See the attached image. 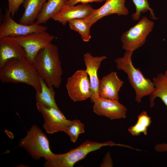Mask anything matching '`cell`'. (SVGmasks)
Instances as JSON below:
<instances>
[{
    "label": "cell",
    "instance_id": "obj_1",
    "mask_svg": "<svg viewBox=\"0 0 167 167\" xmlns=\"http://www.w3.org/2000/svg\"><path fill=\"white\" fill-rule=\"evenodd\" d=\"M32 64L48 86L59 88L62 70L58 48L56 45L51 43L41 49Z\"/></svg>",
    "mask_w": 167,
    "mask_h": 167
},
{
    "label": "cell",
    "instance_id": "obj_2",
    "mask_svg": "<svg viewBox=\"0 0 167 167\" xmlns=\"http://www.w3.org/2000/svg\"><path fill=\"white\" fill-rule=\"evenodd\" d=\"M41 77L33 64L26 58L9 61L0 70L3 83H23L32 86L36 92L41 91Z\"/></svg>",
    "mask_w": 167,
    "mask_h": 167
},
{
    "label": "cell",
    "instance_id": "obj_3",
    "mask_svg": "<svg viewBox=\"0 0 167 167\" xmlns=\"http://www.w3.org/2000/svg\"><path fill=\"white\" fill-rule=\"evenodd\" d=\"M133 52L126 50L123 56L117 58L115 62L117 69L127 74L129 82L135 92V100L139 103L143 97L150 95L155 88L153 81L145 78L141 71L133 65L131 57Z\"/></svg>",
    "mask_w": 167,
    "mask_h": 167
},
{
    "label": "cell",
    "instance_id": "obj_4",
    "mask_svg": "<svg viewBox=\"0 0 167 167\" xmlns=\"http://www.w3.org/2000/svg\"><path fill=\"white\" fill-rule=\"evenodd\" d=\"M119 146L131 148V146L120 143H116L111 141L103 143L87 140L78 147L72 149L66 153L56 154L51 160L46 161L43 166L45 167H72L75 163L84 159L90 152L105 146Z\"/></svg>",
    "mask_w": 167,
    "mask_h": 167
},
{
    "label": "cell",
    "instance_id": "obj_5",
    "mask_svg": "<svg viewBox=\"0 0 167 167\" xmlns=\"http://www.w3.org/2000/svg\"><path fill=\"white\" fill-rule=\"evenodd\" d=\"M19 146L25 149L36 160L43 157L45 161H49L55 155L50 148L46 135L36 124L32 125L26 136L19 140Z\"/></svg>",
    "mask_w": 167,
    "mask_h": 167
},
{
    "label": "cell",
    "instance_id": "obj_6",
    "mask_svg": "<svg viewBox=\"0 0 167 167\" xmlns=\"http://www.w3.org/2000/svg\"><path fill=\"white\" fill-rule=\"evenodd\" d=\"M154 26L153 21L146 17H143L136 24L122 34L120 39L123 49L134 51L142 46Z\"/></svg>",
    "mask_w": 167,
    "mask_h": 167
},
{
    "label": "cell",
    "instance_id": "obj_7",
    "mask_svg": "<svg viewBox=\"0 0 167 167\" xmlns=\"http://www.w3.org/2000/svg\"><path fill=\"white\" fill-rule=\"evenodd\" d=\"M7 37L17 42L24 48L26 54V58L32 63L39 51L51 43L54 38V35L46 31Z\"/></svg>",
    "mask_w": 167,
    "mask_h": 167
},
{
    "label": "cell",
    "instance_id": "obj_8",
    "mask_svg": "<svg viewBox=\"0 0 167 167\" xmlns=\"http://www.w3.org/2000/svg\"><path fill=\"white\" fill-rule=\"evenodd\" d=\"M36 106L44 118L43 127L47 133H66L72 121L67 119L59 109L38 102H36Z\"/></svg>",
    "mask_w": 167,
    "mask_h": 167
},
{
    "label": "cell",
    "instance_id": "obj_9",
    "mask_svg": "<svg viewBox=\"0 0 167 167\" xmlns=\"http://www.w3.org/2000/svg\"><path fill=\"white\" fill-rule=\"evenodd\" d=\"M46 27L36 22L30 25L18 23L12 18L7 8L5 9L0 25V38L24 35L32 32L46 31Z\"/></svg>",
    "mask_w": 167,
    "mask_h": 167
},
{
    "label": "cell",
    "instance_id": "obj_10",
    "mask_svg": "<svg viewBox=\"0 0 167 167\" xmlns=\"http://www.w3.org/2000/svg\"><path fill=\"white\" fill-rule=\"evenodd\" d=\"M88 75L85 70H80L68 78L66 88L70 97L74 101L91 98V86Z\"/></svg>",
    "mask_w": 167,
    "mask_h": 167
},
{
    "label": "cell",
    "instance_id": "obj_11",
    "mask_svg": "<svg viewBox=\"0 0 167 167\" xmlns=\"http://www.w3.org/2000/svg\"><path fill=\"white\" fill-rule=\"evenodd\" d=\"M93 103V111L98 115L106 117L111 120L126 117L127 108L118 101L100 96Z\"/></svg>",
    "mask_w": 167,
    "mask_h": 167
},
{
    "label": "cell",
    "instance_id": "obj_12",
    "mask_svg": "<svg viewBox=\"0 0 167 167\" xmlns=\"http://www.w3.org/2000/svg\"><path fill=\"white\" fill-rule=\"evenodd\" d=\"M104 55L93 56L88 52L83 55V60L86 66L85 70L90 80L92 96L90 100L93 103L99 97V90L100 80L98 75V71L102 61L106 59Z\"/></svg>",
    "mask_w": 167,
    "mask_h": 167
},
{
    "label": "cell",
    "instance_id": "obj_13",
    "mask_svg": "<svg viewBox=\"0 0 167 167\" xmlns=\"http://www.w3.org/2000/svg\"><path fill=\"white\" fill-rule=\"evenodd\" d=\"M95 9L88 4L82 3L76 6L65 5L51 19L65 25L71 20L87 18Z\"/></svg>",
    "mask_w": 167,
    "mask_h": 167
},
{
    "label": "cell",
    "instance_id": "obj_14",
    "mask_svg": "<svg viewBox=\"0 0 167 167\" xmlns=\"http://www.w3.org/2000/svg\"><path fill=\"white\" fill-rule=\"evenodd\" d=\"M125 0H107L100 8L95 9L94 12L86 19L92 26L99 19L113 14L119 15H126L129 11L125 5Z\"/></svg>",
    "mask_w": 167,
    "mask_h": 167
},
{
    "label": "cell",
    "instance_id": "obj_15",
    "mask_svg": "<svg viewBox=\"0 0 167 167\" xmlns=\"http://www.w3.org/2000/svg\"><path fill=\"white\" fill-rule=\"evenodd\" d=\"M26 58L24 48L8 37L0 38V70L10 60Z\"/></svg>",
    "mask_w": 167,
    "mask_h": 167
},
{
    "label": "cell",
    "instance_id": "obj_16",
    "mask_svg": "<svg viewBox=\"0 0 167 167\" xmlns=\"http://www.w3.org/2000/svg\"><path fill=\"white\" fill-rule=\"evenodd\" d=\"M123 83L124 82L118 77L117 72L112 71L100 80V96L118 101V92Z\"/></svg>",
    "mask_w": 167,
    "mask_h": 167
},
{
    "label": "cell",
    "instance_id": "obj_17",
    "mask_svg": "<svg viewBox=\"0 0 167 167\" xmlns=\"http://www.w3.org/2000/svg\"><path fill=\"white\" fill-rule=\"evenodd\" d=\"M47 0H25L23 5L24 10L19 23L25 25L33 24Z\"/></svg>",
    "mask_w": 167,
    "mask_h": 167
},
{
    "label": "cell",
    "instance_id": "obj_18",
    "mask_svg": "<svg viewBox=\"0 0 167 167\" xmlns=\"http://www.w3.org/2000/svg\"><path fill=\"white\" fill-rule=\"evenodd\" d=\"M68 0H47L38 16L36 22L41 24L46 23L57 14Z\"/></svg>",
    "mask_w": 167,
    "mask_h": 167
},
{
    "label": "cell",
    "instance_id": "obj_19",
    "mask_svg": "<svg viewBox=\"0 0 167 167\" xmlns=\"http://www.w3.org/2000/svg\"><path fill=\"white\" fill-rule=\"evenodd\" d=\"M152 81L155 90L150 95V107L154 106V100L157 97L160 98L167 106V77L164 74L160 73L152 78Z\"/></svg>",
    "mask_w": 167,
    "mask_h": 167
},
{
    "label": "cell",
    "instance_id": "obj_20",
    "mask_svg": "<svg viewBox=\"0 0 167 167\" xmlns=\"http://www.w3.org/2000/svg\"><path fill=\"white\" fill-rule=\"evenodd\" d=\"M41 91L36 92L35 96L36 102L59 109L55 100V92L53 87L48 86L41 77Z\"/></svg>",
    "mask_w": 167,
    "mask_h": 167
},
{
    "label": "cell",
    "instance_id": "obj_21",
    "mask_svg": "<svg viewBox=\"0 0 167 167\" xmlns=\"http://www.w3.org/2000/svg\"><path fill=\"white\" fill-rule=\"evenodd\" d=\"M68 23L70 28L78 32L84 41H89L91 38L90 33L92 26L86 18L73 19L69 21Z\"/></svg>",
    "mask_w": 167,
    "mask_h": 167
},
{
    "label": "cell",
    "instance_id": "obj_22",
    "mask_svg": "<svg viewBox=\"0 0 167 167\" xmlns=\"http://www.w3.org/2000/svg\"><path fill=\"white\" fill-rule=\"evenodd\" d=\"M135 7V12L132 14V17L134 21L139 20L141 14L149 11L150 15L154 19H157L152 10L151 8L148 0H132Z\"/></svg>",
    "mask_w": 167,
    "mask_h": 167
},
{
    "label": "cell",
    "instance_id": "obj_23",
    "mask_svg": "<svg viewBox=\"0 0 167 167\" xmlns=\"http://www.w3.org/2000/svg\"><path fill=\"white\" fill-rule=\"evenodd\" d=\"M84 132V124L79 120L74 119L72 120L65 133L69 135L71 141L75 143L79 135Z\"/></svg>",
    "mask_w": 167,
    "mask_h": 167
},
{
    "label": "cell",
    "instance_id": "obj_24",
    "mask_svg": "<svg viewBox=\"0 0 167 167\" xmlns=\"http://www.w3.org/2000/svg\"><path fill=\"white\" fill-rule=\"evenodd\" d=\"M147 128L137 122L134 125L129 127L128 131L133 136L139 135L142 133L146 135L147 134Z\"/></svg>",
    "mask_w": 167,
    "mask_h": 167
},
{
    "label": "cell",
    "instance_id": "obj_25",
    "mask_svg": "<svg viewBox=\"0 0 167 167\" xmlns=\"http://www.w3.org/2000/svg\"><path fill=\"white\" fill-rule=\"evenodd\" d=\"M25 0H7L8 10L12 16H13L18 10L21 4Z\"/></svg>",
    "mask_w": 167,
    "mask_h": 167
},
{
    "label": "cell",
    "instance_id": "obj_26",
    "mask_svg": "<svg viewBox=\"0 0 167 167\" xmlns=\"http://www.w3.org/2000/svg\"><path fill=\"white\" fill-rule=\"evenodd\" d=\"M137 122L148 127L151 124V118L146 111H143L138 116Z\"/></svg>",
    "mask_w": 167,
    "mask_h": 167
},
{
    "label": "cell",
    "instance_id": "obj_27",
    "mask_svg": "<svg viewBox=\"0 0 167 167\" xmlns=\"http://www.w3.org/2000/svg\"><path fill=\"white\" fill-rule=\"evenodd\" d=\"M106 0H68L66 2L65 5L74 6L79 3L87 4L88 3L92 2H100Z\"/></svg>",
    "mask_w": 167,
    "mask_h": 167
},
{
    "label": "cell",
    "instance_id": "obj_28",
    "mask_svg": "<svg viewBox=\"0 0 167 167\" xmlns=\"http://www.w3.org/2000/svg\"><path fill=\"white\" fill-rule=\"evenodd\" d=\"M113 162L111 157L110 154L109 152H107L104 157L103 161L100 166L101 167H112Z\"/></svg>",
    "mask_w": 167,
    "mask_h": 167
},
{
    "label": "cell",
    "instance_id": "obj_29",
    "mask_svg": "<svg viewBox=\"0 0 167 167\" xmlns=\"http://www.w3.org/2000/svg\"><path fill=\"white\" fill-rule=\"evenodd\" d=\"M156 151L159 152L167 151V143H158L154 147Z\"/></svg>",
    "mask_w": 167,
    "mask_h": 167
},
{
    "label": "cell",
    "instance_id": "obj_30",
    "mask_svg": "<svg viewBox=\"0 0 167 167\" xmlns=\"http://www.w3.org/2000/svg\"><path fill=\"white\" fill-rule=\"evenodd\" d=\"M164 75L166 77H167V69L166 70V71H165V74H164Z\"/></svg>",
    "mask_w": 167,
    "mask_h": 167
}]
</instances>
